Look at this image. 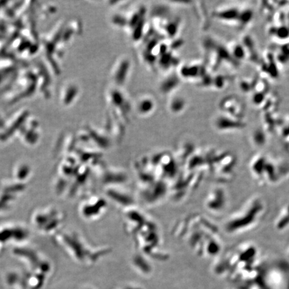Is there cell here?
<instances>
[{
	"instance_id": "obj_8",
	"label": "cell",
	"mask_w": 289,
	"mask_h": 289,
	"mask_svg": "<svg viewBox=\"0 0 289 289\" xmlns=\"http://www.w3.org/2000/svg\"><path fill=\"white\" fill-rule=\"evenodd\" d=\"M227 48L228 51H229L230 55L236 61L240 62L242 60L247 59V54H246L245 50L240 42L231 41V42L228 43Z\"/></svg>"
},
{
	"instance_id": "obj_4",
	"label": "cell",
	"mask_w": 289,
	"mask_h": 289,
	"mask_svg": "<svg viewBox=\"0 0 289 289\" xmlns=\"http://www.w3.org/2000/svg\"><path fill=\"white\" fill-rule=\"evenodd\" d=\"M241 9L233 6H227L213 12V18L226 25L238 28Z\"/></svg>"
},
{
	"instance_id": "obj_13",
	"label": "cell",
	"mask_w": 289,
	"mask_h": 289,
	"mask_svg": "<svg viewBox=\"0 0 289 289\" xmlns=\"http://www.w3.org/2000/svg\"><path fill=\"white\" fill-rule=\"evenodd\" d=\"M286 256H287L288 262H289V246L288 247L287 251H286Z\"/></svg>"
},
{
	"instance_id": "obj_10",
	"label": "cell",
	"mask_w": 289,
	"mask_h": 289,
	"mask_svg": "<svg viewBox=\"0 0 289 289\" xmlns=\"http://www.w3.org/2000/svg\"><path fill=\"white\" fill-rule=\"evenodd\" d=\"M232 79V76L217 75L214 79H212V85H214V87L218 90H223L227 87Z\"/></svg>"
},
{
	"instance_id": "obj_5",
	"label": "cell",
	"mask_w": 289,
	"mask_h": 289,
	"mask_svg": "<svg viewBox=\"0 0 289 289\" xmlns=\"http://www.w3.org/2000/svg\"><path fill=\"white\" fill-rule=\"evenodd\" d=\"M214 127L219 132H234L240 131L247 126L244 121L239 120L221 113L214 122Z\"/></svg>"
},
{
	"instance_id": "obj_1",
	"label": "cell",
	"mask_w": 289,
	"mask_h": 289,
	"mask_svg": "<svg viewBox=\"0 0 289 289\" xmlns=\"http://www.w3.org/2000/svg\"><path fill=\"white\" fill-rule=\"evenodd\" d=\"M267 212L265 199L258 195L250 197L244 205L230 215L224 224V230L230 236L247 233L257 228Z\"/></svg>"
},
{
	"instance_id": "obj_11",
	"label": "cell",
	"mask_w": 289,
	"mask_h": 289,
	"mask_svg": "<svg viewBox=\"0 0 289 289\" xmlns=\"http://www.w3.org/2000/svg\"><path fill=\"white\" fill-rule=\"evenodd\" d=\"M252 141L254 146L261 147L266 143V134L264 130H256L252 136Z\"/></svg>"
},
{
	"instance_id": "obj_2",
	"label": "cell",
	"mask_w": 289,
	"mask_h": 289,
	"mask_svg": "<svg viewBox=\"0 0 289 289\" xmlns=\"http://www.w3.org/2000/svg\"><path fill=\"white\" fill-rule=\"evenodd\" d=\"M223 114L242 120L245 116L244 104L236 95L227 96L219 104Z\"/></svg>"
},
{
	"instance_id": "obj_9",
	"label": "cell",
	"mask_w": 289,
	"mask_h": 289,
	"mask_svg": "<svg viewBox=\"0 0 289 289\" xmlns=\"http://www.w3.org/2000/svg\"><path fill=\"white\" fill-rule=\"evenodd\" d=\"M254 18L253 10L250 8L241 9L240 18H239L238 29L243 30L247 28L251 23Z\"/></svg>"
},
{
	"instance_id": "obj_7",
	"label": "cell",
	"mask_w": 289,
	"mask_h": 289,
	"mask_svg": "<svg viewBox=\"0 0 289 289\" xmlns=\"http://www.w3.org/2000/svg\"><path fill=\"white\" fill-rule=\"evenodd\" d=\"M274 228L276 231L283 232L289 229V201L286 202L274 221Z\"/></svg>"
},
{
	"instance_id": "obj_12",
	"label": "cell",
	"mask_w": 289,
	"mask_h": 289,
	"mask_svg": "<svg viewBox=\"0 0 289 289\" xmlns=\"http://www.w3.org/2000/svg\"><path fill=\"white\" fill-rule=\"evenodd\" d=\"M255 79H248V78H243L239 81L238 86L240 90L244 93H249L252 92L253 90L254 82Z\"/></svg>"
},
{
	"instance_id": "obj_3",
	"label": "cell",
	"mask_w": 289,
	"mask_h": 289,
	"mask_svg": "<svg viewBox=\"0 0 289 289\" xmlns=\"http://www.w3.org/2000/svg\"><path fill=\"white\" fill-rule=\"evenodd\" d=\"M228 205V192L223 187L214 189L208 195L206 201L208 210L214 214H221L227 210Z\"/></svg>"
},
{
	"instance_id": "obj_6",
	"label": "cell",
	"mask_w": 289,
	"mask_h": 289,
	"mask_svg": "<svg viewBox=\"0 0 289 289\" xmlns=\"http://www.w3.org/2000/svg\"><path fill=\"white\" fill-rule=\"evenodd\" d=\"M267 158H268V156L258 153L254 155L250 162V172L251 173L252 177L259 185H261L263 172H264Z\"/></svg>"
}]
</instances>
